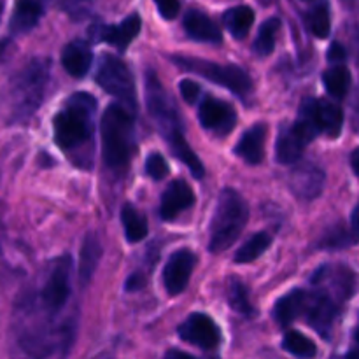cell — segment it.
<instances>
[{
    "mask_svg": "<svg viewBox=\"0 0 359 359\" xmlns=\"http://www.w3.org/2000/svg\"><path fill=\"white\" fill-rule=\"evenodd\" d=\"M49 79V62L35 58L11 81L9 111L13 121H25L30 118L44 98Z\"/></svg>",
    "mask_w": 359,
    "mask_h": 359,
    "instance_id": "277c9868",
    "label": "cell"
},
{
    "mask_svg": "<svg viewBox=\"0 0 359 359\" xmlns=\"http://www.w3.org/2000/svg\"><path fill=\"white\" fill-rule=\"evenodd\" d=\"M158 11L165 20H174L177 18L179 11H181V2L179 0H154Z\"/></svg>",
    "mask_w": 359,
    "mask_h": 359,
    "instance_id": "74e56055",
    "label": "cell"
},
{
    "mask_svg": "<svg viewBox=\"0 0 359 359\" xmlns=\"http://www.w3.org/2000/svg\"><path fill=\"white\" fill-rule=\"evenodd\" d=\"M198 118L203 128L210 130L214 133H228L233 130L235 123H237V114H235L233 107L223 100H217L214 97H205L200 104Z\"/></svg>",
    "mask_w": 359,
    "mask_h": 359,
    "instance_id": "4fadbf2b",
    "label": "cell"
},
{
    "mask_svg": "<svg viewBox=\"0 0 359 359\" xmlns=\"http://www.w3.org/2000/svg\"><path fill=\"white\" fill-rule=\"evenodd\" d=\"M144 284H146V279H144L142 273H133V276H130V279L126 280V290L137 291L140 290V287H144Z\"/></svg>",
    "mask_w": 359,
    "mask_h": 359,
    "instance_id": "60d3db41",
    "label": "cell"
},
{
    "mask_svg": "<svg viewBox=\"0 0 359 359\" xmlns=\"http://www.w3.org/2000/svg\"><path fill=\"white\" fill-rule=\"evenodd\" d=\"M351 230H353L354 233L359 235V203H358L356 209H354L353 217H351Z\"/></svg>",
    "mask_w": 359,
    "mask_h": 359,
    "instance_id": "ee69618b",
    "label": "cell"
},
{
    "mask_svg": "<svg viewBox=\"0 0 359 359\" xmlns=\"http://www.w3.org/2000/svg\"><path fill=\"white\" fill-rule=\"evenodd\" d=\"M179 337L202 349H216L221 342V332L216 323L205 314H191L181 326Z\"/></svg>",
    "mask_w": 359,
    "mask_h": 359,
    "instance_id": "7c38bea8",
    "label": "cell"
},
{
    "mask_svg": "<svg viewBox=\"0 0 359 359\" xmlns=\"http://www.w3.org/2000/svg\"><path fill=\"white\" fill-rule=\"evenodd\" d=\"M121 221L125 226L126 241L135 244L146 238L147 235V221L132 203H125L121 209Z\"/></svg>",
    "mask_w": 359,
    "mask_h": 359,
    "instance_id": "83f0119b",
    "label": "cell"
},
{
    "mask_svg": "<svg viewBox=\"0 0 359 359\" xmlns=\"http://www.w3.org/2000/svg\"><path fill=\"white\" fill-rule=\"evenodd\" d=\"M146 170H147V174L154 179V181H161V179L167 177L168 165L160 153H153V154H149V158H147Z\"/></svg>",
    "mask_w": 359,
    "mask_h": 359,
    "instance_id": "d590c367",
    "label": "cell"
},
{
    "mask_svg": "<svg viewBox=\"0 0 359 359\" xmlns=\"http://www.w3.org/2000/svg\"><path fill=\"white\" fill-rule=\"evenodd\" d=\"M93 0H56L60 7L72 18H81L90 11Z\"/></svg>",
    "mask_w": 359,
    "mask_h": 359,
    "instance_id": "8d00e7d4",
    "label": "cell"
},
{
    "mask_svg": "<svg viewBox=\"0 0 359 359\" xmlns=\"http://www.w3.org/2000/svg\"><path fill=\"white\" fill-rule=\"evenodd\" d=\"M0 16H2V2H0Z\"/></svg>",
    "mask_w": 359,
    "mask_h": 359,
    "instance_id": "7dc6e473",
    "label": "cell"
},
{
    "mask_svg": "<svg viewBox=\"0 0 359 359\" xmlns=\"http://www.w3.org/2000/svg\"><path fill=\"white\" fill-rule=\"evenodd\" d=\"M346 359H359V330L354 333V344L349 349V353H347Z\"/></svg>",
    "mask_w": 359,
    "mask_h": 359,
    "instance_id": "b9f144b4",
    "label": "cell"
},
{
    "mask_svg": "<svg viewBox=\"0 0 359 359\" xmlns=\"http://www.w3.org/2000/svg\"><path fill=\"white\" fill-rule=\"evenodd\" d=\"M172 60L179 69L198 74V76L205 77V79L212 81L219 86H224L226 90L233 91L241 97H245L252 88L251 77L241 67L221 65V63L207 62V60L200 58H188V56H174Z\"/></svg>",
    "mask_w": 359,
    "mask_h": 359,
    "instance_id": "52a82bcc",
    "label": "cell"
},
{
    "mask_svg": "<svg viewBox=\"0 0 359 359\" xmlns=\"http://www.w3.org/2000/svg\"><path fill=\"white\" fill-rule=\"evenodd\" d=\"M307 23L316 37H328L330 30H332V18H330L328 0H321V2H318L311 11H309Z\"/></svg>",
    "mask_w": 359,
    "mask_h": 359,
    "instance_id": "f546056e",
    "label": "cell"
},
{
    "mask_svg": "<svg viewBox=\"0 0 359 359\" xmlns=\"http://www.w3.org/2000/svg\"><path fill=\"white\" fill-rule=\"evenodd\" d=\"M195 269V255L188 249H179L168 258L163 270V284L170 294H179L186 290Z\"/></svg>",
    "mask_w": 359,
    "mask_h": 359,
    "instance_id": "5bb4252c",
    "label": "cell"
},
{
    "mask_svg": "<svg viewBox=\"0 0 359 359\" xmlns=\"http://www.w3.org/2000/svg\"><path fill=\"white\" fill-rule=\"evenodd\" d=\"M70 270H72L70 258L63 256V258L56 259L49 269L48 277L42 283L37 297L34 300H27L25 304L34 307L35 311L42 312V314L58 318V314L65 309L70 298Z\"/></svg>",
    "mask_w": 359,
    "mask_h": 359,
    "instance_id": "8992f818",
    "label": "cell"
},
{
    "mask_svg": "<svg viewBox=\"0 0 359 359\" xmlns=\"http://www.w3.org/2000/svg\"><path fill=\"white\" fill-rule=\"evenodd\" d=\"M93 63V51L90 44L81 39L69 42L62 51V65L70 76L83 77L86 76Z\"/></svg>",
    "mask_w": 359,
    "mask_h": 359,
    "instance_id": "ac0fdd59",
    "label": "cell"
},
{
    "mask_svg": "<svg viewBox=\"0 0 359 359\" xmlns=\"http://www.w3.org/2000/svg\"><path fill=\"white\" fill-rule=\"evenodd\" d=\"M307 146L305 140L298 135V132L294 130L293 125H284L280 128L279 135H277V144H276V154L277 160L284 165H291L294 161H298L304 153V147Z\"/></svg>",
    "mask_w": 359,
    "mask_h": 359,
    "instance_id": "7402d4cb",
    "label": "cell"
},
{
    "mask_svg": "<svg viewBox=\"0 0 359 359\" xmlns=\"http://www.w3.org/2000/svg\"><path fill=\"white\" fill-rule=\"evenodd\" d=\"M13 359H67L72 346V326L56 325L48 314L27 304L20 305Z\"/></svg>",
    "mask_w": 359,
    "mask_h": 359,
    "instance_id": "6da1fadb",
    "label": "cell"
},
{
    "mask_svg": "<svg viewBox=\"0 0 359 359\" xmlns=\"http://www.w3.org/2000/svg\"><path fill=\"white\" fill-rule=\"evenodd\" d=\"M265 139H266V126L258 123L252 128L242 135L241 142L235 147V154L251 165H258L265 156Z\"/></svg>",
    "mask_w": 359,
    "mask_h": 359,
    "instance_id": "ffe728a7",
    "label": "cell"
},
{
    "mask_svg": "<svg viewBox=\"0 0 359 359\" xmlns=\"http://www.w3.org/2000/svg\"><path fill=\"white\" fill-rule=\"evenodd\" d=\"M97 102L90 93H74L56 114L55 139L63 151H76L93 135V116Z\"/></svg>",
    "mask_w": 359,
    "mask_h": 359,
    "instance_id": "3957f363",
    "label": "cell"
},
{
    "mask_svg": "<svg viewBox=\"0 0 359 359\" xmlns=\"http://www.w3.org/2000/svg\"><path fill=\"white\" fill-rule=\"evenodd\" d=\"M305 305H307V294L302 290L290 291L284 294L273 307V319L279 323L280 326H290L294 319L305 312Z\"/></svg>",
    "mask_w": 359,
    "mask_h": 359,
    "instance_id": "603a6c76",
    "label": "cell"
},
{
    "mask_svg": "<svg viewBox=\"0 0 359 359\" xmlns=\"http://www.w3.org/2000/svg\"><path fill=\"white\" fill-rule=\"evenodd\" d=\"M280 28V20L279 18H270L265 23L262 25L258 32V37H256L252 49L258 56H269L270 53L276 48V35Z\"/></svg>",
    "mask_w": 359,
    "mask_h": 359,
    "instance_id": "4dcf8cb0",
    "label": "cell"
},
{
    "mask_svg": "<svg viewBox=\"0 0 359 359\" xmlns=\"http://www.w3.org/2000/svg\"><path fill=\"white\" fill-rule=\"evenodd\" d=\"M294 130L298 135L305 140V144L312 142L321 133L318 123V100L316 98H305L300 105V112L294 121Z\"/></svg>",
    "mask_w": 359,
    "mask_h": 359,
    "instance_id": "cb8c5ba5",
    "label": "cell"
},
{
    "mask_svg": "<svg viewBox=\"0 0 359 359\" xmlns=\"http://www.w3.org/2000/svg\"><path fill=\"white\" fill-rule=\"evenodd\" d=\"M359 241V235L354 233L353 230H333L332 233L326 235L323 245L328 248H346V245H353Z\"/></svg>",
    "mask_w": 359,
    "mask_h": 359,
    "instance_id": "e575fe53",
    "label": "cell"
},
{
    "mask_svg": "<svg viewBox=\"0 0 359 359\" xmlns=\"http://www.w3.org/2000/svg\"><path fill=\"white\" fill-rule=\"evenodd\" d=\"M179 91H181L182 98H184L188 104H195L200 97V84L195 83V81L184 79L179 84Z\"/></svg>",
    "mask_w": 359,
    "mask_h": 359,
    "instance_id": "f35d334b",
    "label": "cell"
},
{
    "mask_svg": "<svg viewBox=\"0 0 359 359\" xmlns=\"http://www.w3.org/2000/svg\"><path fill=\"white\" fill-rule=\"evenodd\" d=\"M102 256L100 241L95 233H88L81 245V259H79V279L83 284H88L97 270L98 262Z\"/></svg>",
    "mask_w": 359,
    "mask_h": 359,
    "instance_id": "d4e9b609",
    "label": "cell"
},
{
    "mask_svg": "<svg viewBox=\"0 0 359 359\" xmlns=\"http://www.w3.org/2000/svg\"><path fill=\"white\" fill-rule=\"evenodd\" d=\"M146 104L147 111L160 128L165 142L174 139L175 135H181V119H179L174 100L170 98L168 91L161 86L154 72H147L146 77Z\"/></svg>",
    "mask_w": 359,
    "mask_h": 359,
    "instance_id": "ba28073f",
    "label": "cell"
},
{
    "mask_svg": "<svg viewBox=\"0 0 359 359\" xmlns=\"http://www.w3.org/2000/svg\"><path fill=\"white\" fill-rule=\"evenodd\" d=\"M97 83L100 84L102 90L118 98L119 104L128 107L130 111H135V83L123 60H119L118 56L105 55L98 65Z\"/></svg>",
    "mask_w": 359,
    "mask_h": 359,
    "instance_id": "9c48e42d",
    "label": "cell"
},
{
    "mask_svg": "<svg viewBox=\"0 0 359 359\" xmlns=\"http://www.w3.org/2000/svg\"><path fill=\"white\" fill-rule=\"evenodd\" d=\"M228 300H230V305L233 307V311L241 312V314L249 316L252 312L248 298V290H245V286L241 280L233 279L230 283V287H228Z\"/></svg>",
    "mask_w": 359,
    "mask_h": 359,
    "instance_id": "836d02e7",
    "label": "cell"
},
{
    "mask_svg": "<svg viewBox=\"0 0 359 359\" xmlns=\"http://www.w3.org/2000/svg\"><path fill=\"white\" fill-rule=\"evenodd\" d=\"M347 58V51L346 48H344L342 44H339V42H333L332 46H330L328 49V60L332 63H335V65H340L342 62H346Z\"/></svg>",
    "mask_w": 359,
    "mask_h": 359,
    "instance_id": "ab89813d",
    "label": "cell"
},
{
    "mask_svg": "<svg viewBox=\"0 0 359 359\" xmlns=\"http://www.w3.org/2000/svg\"><path fill=\"white\" fill-rule=\"evenodd\" d=\"M339 305L340 302H337L332 294H328L321 287H318V291H314V294L311 297L307 294V305H305L307 319L312 328L321 333L323 337H328L332 332L333 323L339 314Z\"/></svg>",
    "mask_w": 359,
    "mask_h": 359,
    "instance_id": "8fae6325",
    "label": "cell"
},
{
    "mask_svg": "<svg viewBox=\"0 0 359 359\" xmlns=\"http://www.w3.org/2000/svg\"><path fill=\"white\" fill-rule=\"evenodd\" d=\"M354 121L358 123V128H359V93H358L356 104H354Z\"/></svg>",
    "mask_w": 359,
    "mask_h": 359,
    "instance_id": "bcb514c9",
    "label": "cell"
},
{
    "mask_svg": "<svg viewBox=\"0 0 359 359\" xmlns=\"http://www.w3.org/2000/svg\"><path fill=\"white\" fill-rule=\"evenodd\" d=\"M44 14V0H16L13 16H11V32L21 35L30 32Z\"/></svg>",
    "mask_w": 359,
    "mask_h": 359,
    "instance_id": "d6986e66",
    "label": "cell"
},
{
    "mask_svg": "<svg viewBox=\"0 0 359 359\" xmlns=\"http://www.w3.org/2000/svg\"><path fill=\"white\" fill-rule=\"evenodd\" d=\"M248 217V203L237 191L233 189L221 191L216 210H214L212 224H210V251L223 252L231 248L245 228Z\"/></svg>",
    "mask_w": 359,
    "mask_h": 359,
    "instance_id": "5b68a950",
    "label": "cell"
},
{
    "mask_svg": "<svg viewBox=\"0 0 359 359\" xmlns=\"http://www.w3.org/2000/svg\"><path fill=\"white\" fill-rule=\"evenodd\" d=\"M270 244H272V237H270L269 233H265V231L256 233L255 237L249 238V241L238 249L237 255H235V262L237 263L255 262V259H258L259 256L270 248Z\"/></svg>",
    "mask_w": 359,
    "mask_h": 359,
    "instance_id": "1f68e13d",
    "label": "cell"
},
{
    "mask_svg": "<svg viewBox=\"0 0 359 359\" xmlns=\"http://www.w3.org/2000/svg\"><path fill=\"white\" fill-rule=\"evenodd\" d=\"M283 347L287 353L300 359H312L316 356V353H318L316 344L305 335H302L300 332H287L284 335Z\"/></svg>",
    "mask_w": 359,
    "mask_h": 359,
    "instance_id": "d6a6232c",
    "label": "cell"
},
{
    "mask_svg": "<svg viewBox=\"0 0 359 359\" xmlns=\"http://www.w3.org/2000/svg\"><path fill=\"white\" fill-rule=\"evenodd\" d=\"M312 283L332 294L337 302H344L356 291L358 276L346 266H323L318 270Z\"/></svg>",
    "mask_w": 359,
    "mask_h": 359,
    "instance_id": "30bf717a",
    "label": "cell"
},
{
    "mask_svg": "<svg viewBox=\"0 0 359 359\" xmlns=\"http://www.w3.org/2000/svg\"><path fill=\"white\" fill-rule=\"evenodd\" d=\"M223 23L235 39H244L248 37L255 23V11L248 6L231 7L224 13Z\"/></svg>",
    "mask_w": 359,
    "mask_h": 359,
    "instance_id": "4316f807",
    "label": "cell"
},
{
    "mask_svg": "<svg viewBox=\"0 0 359 359\" xmlns=\"http://www.w3.org/2000/svg\"><path fill=\"white\" fill-rule=\"evenodd\" d=\"M193 202H195V195H193V189L189 188L188 182L182 181V179H175L168 184L163 196H161V217L167 221L174 219L182 210L191 207Z\"/></svg>",
    "mask_w": 359,
    "mask_h": 359,
    "instance_id": "e0dca14e",
    "label": "cell"
},
{
    "mask_svg": "<svg viewBox=\"0 0 359 359\" xmlns=\"http://www.w3.org/2000/svg\"><path fill=\"white\" fill-rule=\"evenodd\" d=\"M351 165H353V170L356 172V175H359V147L351 154Z\"/></svg>",
    "mask_w": 359,
    "mask_h": 359,
    "instance_id": "f6af8a7d",
    "label": "cell"
},
{
    "mask_svg": "<svg viewBox=\"0 0 359 359\" xmlns=\"http://www.w3.org/2000/svg\"><path fill=\"white\" fill-rule=\"evenodd\" d=\"M184 30L191 39L200 42H210V44H219L223 41L219 27L210 20L207 14L200 11H189L184 16Z\"/></svg>",
    "mask_w": 359,
    "mask_h": 359,
    "instance_id": "44dd1931",
    "label": "cell"
},
{
    "mask_svg": "<svg viewBox=\"0 0 359 359\" xmlns=\"http://www.w3.org/2000/svg\"><path fill=\"white\" fill-rule=\"evenodd\" d=\"M165 359H195V358H193L191 354H188V353H182V351L172 349V351H168Z\"/></svg>",
    "mask_w": 359,
    "mask_h": 359,
    "instance_id": "7bdbcfd3",
    "label": "cell"
},
{
    "mask_svg": "<svg viewBox=\"0 0 359 359\" xmlns=\"http://www.w3.org/2000/svg\"><path fill=\"white\" fill-rule=\"evenodd\" d=\"M326 91L335 98H344L351 88V72L344 65H335L323 74Z\"/></svg>",
    "mask_w": 359,
    "mask_h": 359,
    "instance_id": "f1b7e54d",
    "label": "cell"
},
{
    "mask_svg": "<svg viewBox=\"0 0 359 359\" xmlns=\"http://www.w3.org/2000/svg\"><path fill=\"white\" fill-rule=\"evenodd\" d=\"M140 27H142V20L139 14H130L119 25H102V27L95 28V39L114 46L119 51H125L130 42L139 35Z\"/></svg>",
    "mask_w": 359,
    "mask_h": 359,
    "instance_id": "2e32d148",
    "label": "cell"
},
{
    "mask_svg": "<svg viewBox=\"0 0 359 359\" xmlns=\"http://www.w3.org/2000/svg\"><path fill=\"white\" fill-rule=\"evenodd\" d=\"M102 156L111 170H123L132 158L135 147L133 111L121 104L105 109L100 121Z\"/></svg>",
    "mask_w": 359,
    "mask_h": 359,
    "instance_id": "7a4b0ae2",
    "label": "cell"
},
{
    "mask_svg": "<svg viewBox=\"0 0 359 359\" xmlns=\"http://www.w3.org/2000/svg\"><path fill=\"white\" fill-rule=\"evenodd\" d=\"M325 172L314 163H302L293 168L290 186L300 198L314 200L325 189Z\"/></svg>",
    "mask_w": 359,
    "mask_h": 359,
    "instance_id": "9a60e30c",
    "label": "cell"
},
{
    "mask_svg": "<svg viewBox=\"0 0 359 359\" xmlns=\"http://www.w3.org/2000/svg\"><path fill=\"white\" fill-rule=\"evenodd\" d=\"M318 123L321 133L332 139L339 137L344 126V112L340 105L330 100H318Z\"/></svg>",
    "mask_w": 359,
    "mask_h": 359,
    "instance_id": "484cf974",
    "label": "cell"
}]
</instances>
